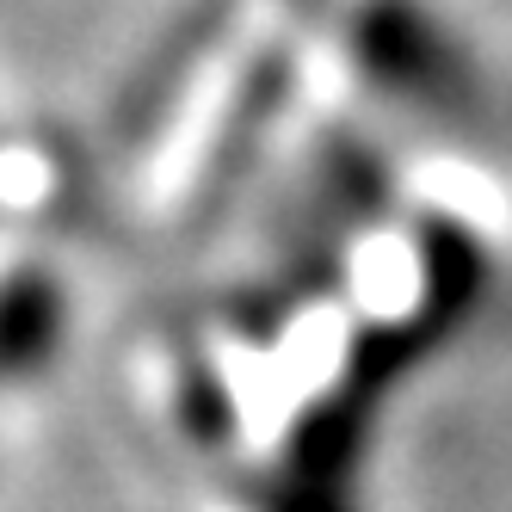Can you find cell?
Wrapping results in <instances>:
<instances>
[{
	"instance_id": "cell-1",
	"label": "cell",
	"mask_w": 512,
	"mask_h": 512,
	"mask_svg": "<svg viewBox=\"0 0 512 512\" xmlns=\"http://www.w3.org/2000/svg\"><path fill=\"white\" fill-rule=\"evenodd\" d=\"M358 56L371 68V81H383L401 99H438L451 93L457 75V50L445 44V31L408 0H377L358 19Z\"/></svg>"
}]
</instances>
